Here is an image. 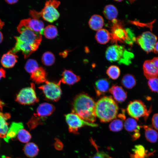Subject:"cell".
<instances>
[{"label": "cell", "instance_id": "16", "mask_svg": "<svg viewBox=\"0 0 158 158\" xmlns=\"http://www.w3.org/2000/svg\"><path fill=\"white\" fill-rule=\"evenodd\" d=\"M110 85V82L106 78H101L97 80L94 87L97 96L99 97L109 91Z\"/></svg>", "mask_w": 158, "mask_h": 158}, {"label": "cell", "instance_id": "5", "mask_svg": "<svg viewBox=\"0 0 158 158\" xmlns=\"http://www.w3.org/2000/svg\"><path fill=\"white\" fill-rule=\"evenodd\" d=\"M105 56L107 59L111 62H117L119 64L128 65L131 63L133 55L126 51L123 47L116 44L107 48Z\"/></svg>", "mask_w": 158, "mask_h": 158}, {"label": "cell", "instance_id": "43", "mask_svg": "<svg viewBox=\"0 0 158 158\" xmlns=\"http://www.w3.org/2000/svg\"><path fill=\"white\" fill-rule=\"evenodd\" d=\"M17 0H6V2L9 4H13L17 3L18 1Z\"/></svg>", "mask_w": 158, "mask_h": 158}, {"label": "cell", "instance_id": "37", "mask_svg": "<svg viewBox=\"0 0 158 158\" xmlns=\"http://www.w3.org/2000/svg\"><path fill=\"white\" fill-rule=\"evenodd\" d=\"M91 142L97 150V152L91 158H112L110 157L107 154L103 151H99L98 150V146L92 140H91Z\"/></svg>", "mask_w": 158, "mask_h": 158}, {"label": "cell", "instance_id": "40", "mask_svg": "<svg viewBox=\"0 0 158 158\" xmlns=\"http://www.w3.org/2000/svg\"><path fill=\"white\" fill-rule=\"evenodd\" d=\"M54 145L56 149L58 150H61L63 147V144L62 142L60 140L57 139H56Z\"/></svg>", "mask_w": 158, "mask_h": 158}, {"label": "cell", "instance_id": "29", "mask_svg": "<svg viewBox=\"0 0 158 158\" xmlns=\"http://www.w3.org/2000/svg\"><path fill=\"white\" fill-rule=\"evenodd\" d=\"M133 151V153L130 154L131 158H145L147 155V151L142 145H136Z\"/></svg>", "mask_w": 158, "mask_h": 158}, {"label": "cell", "instance_id": "6", "mask_svg": "<svg viewBox=\"0 0 158 158\" xmlns=\"http://www.w3.org/2000/svg\"><path fill=\"white\" fill-rule=\"evenodd\" d=\"M60 4L58 1L49 0L45 3V6L40 12L35 11L34 15L38 19L42 16L44 20L50 23L56 20L59 17L60 14L57 8Z\"/></svg>", "mask_w": 158, "mask_h": 158}, {"label": "cell", "instance_id": "21", "mask_svg": "<svg viewBox=\"0 0 158 158\" xmlns=\"http://www.w3.org/2000/svg\"><path fill=\"white\" fill-rule=\"evenodd\" d=\"M11 117V115L8 113H4L0 112V138H5L8 130L7 121Z\"/></svg>", "mask_w": 158, "mask_h": 158}, {"label": "cell", "instance_id": "7", "mask_svg": "<svg viewBox=\"0 0 158 158\" xmlns=\"http://www.w3.org/2000/svg\"><path fill=\"white\" fill-rule=\"evenodd\" d=\"M126 110L128 115L137 120L143 117L146 121L151 112V108L148 110L144 103L140 100L130 101Z\"/></svg>", "mask_w": 158, "mask_h": 158}, {"label": "cell", "instance_id": "26", "mask_svg": "<svg viewBox=\"0 0 158 158\" xmlns=\"http://www.w3.org/2000/svg\"><path fill=\"white\" fill-rule=\"evenodd\" d=\"M23 151L28 157L32 158L37 155L39 149L36 144L33 142H29L27 143L24 146Z\"/></svg>", "mask_w": 158, "mask_h": 158}, {"label": "cell", "instance_id": "44", "mask_svg": "<svg viewBox=\"0 0 158 158\" xmlns=\"http://www.w3.org/2000/svg\"><path fill=\"white\" fill-rule=\"evenodd\" d=\"M4 25V23L0 19V29H1Z\"/></svg>", "mask_w": 158, "mask_h": 158}, {"label": "cell", "instance_id": "27", "mask_svg": "<svg viewBox=\"0 0 158 158\" xmlns=\"http://www.w3.org/2000/svg\"><path fill=\"white\" fill-rule=\"evenodd\" d=\"M103 13L106 19L112 20L116 18L118 14V11L115 6L109 4L105 7Z\"/></svg>", "mask_w": 158, "mask_h": 158}, {"label": "cell", "instance_id": "45", "mask_svg": "<svg viewBox=\"0 0 158 158\" xmlns=\"http://www.w3.org/2000/svg\"><path fill=\"white\" fill-rule=\"evenodd\" d=\"M3 37L2 32L0 31V43L3 40Z\"/></svg>", "mask_w": 158, "mask_h": 158}, {"label": "cell", "instance_id": "22", "mask_svg": "<svg viewBox=\"0 0 158 158\" xmlns=\"http://www.w3.org/2000/svg\"><path fill=\"white\" fill-rule=\"evenodd\" d=\"M47 74L42 67H39L31 74L30 79L35 83L39 84L45 83L47 81Z\"/></svg>", "mask_w": 158, "mask_h": 158}, {"label": "cell", "instance_id": "36", "mask_svg": "<svg viewBox=\"0 0 158 158\" xmlns=\"http://www.w3.org/2000/svg\"><path fill=\"white\" fill-rule=\"evenodd\" d=\"M122 120L119 118L114 120L109 125V128L110 130L117 132L121 130L123 126Z\"/></svg>", "mask_w": 158, "mask_h": 158}, {"label": "cell", "instance_id": "20", "mask_svg": "<svg viewBox=\"0 0 158 158\" xmlns=\"http://www.w3.org/2000/svg\"><path fill=\"white\" fill-rule=\"evenodd\" d=\"M23 128H24V126L22 122H13L8 129L6 137L4 138V140L8 142L10 140L15 138L19 130Z\"/></svg>", "mask_w": 158, "mask_h": 158}, {"label": "cell", "instance_id": "34", "mask_svg": "<svg viewBox=\"0 0 158 158\" xmlns=\"http://www.w3.org/2000/svg\"><path fill=\"white\" fill-rule=\"evenodd\" d=\"M17 136L19 140L23 143L28 142L31 138V135L29 132L24 128L19 130Z\"/></svg>", "mask_w": 158, "mask_h": 158}, {"label": "cell", "instance_id": "30", "mask_svg": "<svg viewBox=\"0 0 158 158\" xmlns=\"http://www.w3.org/2000/svg\"><path fill=\"white\" fill-rule=\"evenodd\" d=\"M43 33L45 37L48 39H53L57 35L58 32L56 26L49 25L44 28Z\"/></svg>", "mask_w": 158, "mask_h": 158}, {"label": "cell", "instance_id": "32", "mask_svg": "<svg viewBox=\"0 0 158 158\" xmlns=\"http://www.w3.org/2000/svg\"><path fill=\"white\" fill-rule=\"evenodd\" d=\"M42 61L43 63L45 66H51L55 62V56L51 52H46L42 55Z\"/></svg>", "mask_w": 158, "mask_h": 158}, {"label": "cell", "instance_id": "10", "mask_svg": "<svg viewBox=\"0 0 158 158\" xmlns=\"http://www.w3.org/2000/svg\"><path fill=\"white\" fill-rule=\"evenodd\" d=\"M60 80L56 83L47 81L45 84L40 86L39 88L41 90L46 98L52 101H57L60 98L62 94Z\"/></svg>", "mask_w": 158, "mask_h": 158}, {"label": "cell", "instance_id": "24", "mask_svg": "<svg viewBox=\"0 0 158 158\" xmlns=\"http://www.w3.org/2000/svg\"><path fill=\"white\" fill-rule=\"evenodd\" d=\"M95 37L98 42L100 44H104L111 40V33L107 30L101 29L97 31Z\"/></svg>", "mask_w": 158, "mask_h": 158}, {"label": "cell", "instance_id": "11", "mask_svg": "<svg viewBox=\"0 0 158 158\" xmlns=\"http://www.w3.org/2000/svg\"><path fill=\"white\" fill-rule=\"evenodd\" d=\"M157 40V37L150 31L143 32L136 38L135 41L147 53L153 51Z\"/></svg>", "mask_w": 158, "mask_h": 158}, {"label": "cell", "instance_id": "8", "mask_svg": "<svg viewBox=\"0 0 158 158\" xmlns=\"http://www.w3.org/2000/svg\"><path fill=\"white\" fill-rule=\"evenodd\" d=\"M34 84L31 83L30 87L21 89L17 95L16 101L23 105H30L38 102L39 99L37 97Z\"/></svg>", "mask_w": 158, "mask_h": 158}, {"label": "cell", "instance_id": "41", "mask_svg": "<svg viewBox=\"0 0 158 158\" xmlns=\"http://www.w3.org/2000/svg\"><path fill=\"white\" fill-rule=\"evenodd\" d=\"M6 72L2 68L0 67V80L2 78L5 77Z\"/></svg>", "mask_w": 158, "mask_h": 158}, {"label": "cell", "instance_id": "28", "mask_svg": "<svg viewBox=\"0 0 158 158\" xmlns=\"http://www.w3.org/2000/svg\"><path fill=\"white\" fill-rule=\"evenodd\" d=\"M121 83L125 88L128 89H131L135 85L136 81L133 75L127 74L123 76L121 79Z\"/></svg>", "mask_w": 158, "mask_h": 158}, {"label": "cell", "instance_id": "46", "mask_svg": "<svg viewBox=\"0 0 158 158\" xmlns=\"http://www.w3.org/2000/svg\"><path fill=\"white\" fill-rule=\"evenodd\" d=\"M2 157H2L3 158H11L10 157H6V156H3Z\"/></svg>", "mask_w": 158, "mask_h": 158}, {"label": "cell", "instance_id": "39", "mask_svg": "<svg viewBox=\"0 0 158 158\" xmlns=\"http://www.w3.org/2000/svg\"><path fill=\"white\" fill-rule=\"evenodd\" d=\"M152 123L154 128L158 130V113L153 116L152 118Z\"/></svg>", "mask_w": 158, "mask_h": 158}, {"label": "cell", "instance_id": "23", "mask_svg": "<svg viewBox=\"0 0 158 158\" xmlns=\"http://www.w3.org/2000/svg\"><path fill=\"white\" fill-rule=\"evenodd\" d=\"M104 24V20L102 17L98 15L92 16L89 21L90 28L95 31H98L102 29Z\"/></svg>", "mask_w": 158, "mask_h": 158}, {"label": "cell", "instance_id": "33", "mask_svg": "<svg viewBox=\"0 0 158 158\" xmlns=\"http://www.w3.org/2000/svg\"><path fill=\"white\" fill-rule=\"evenodd\" d=\"M45 118L38 116L35 114L27 123L29 128L30 129L35 128L38 125L42 124Z\"/></svg>", "mask_w": 158, "mask_h": 158}, {"label": "cell", "instance_id": "15", "mask_svg": "<svg viewBox=\"0 0 158 158\" xmlns=\"http://www.w3.org/2000/svg\"><path fill=\"white\" fill-rule=\"evenodd\" d=\"M109 91L116 102L118 103L123 102L127 98V92L120 86L116 84L113 85Z\"/></svg>", "mask_w": 158, "mask_h": 158}, {"label": "cell", "instance_id": "17", "mask_svg": "<svg viewBox=\"0 0 158 158\" xmlns=\"http://www.w3.org/2000/svg\"><path fill=\"white\" fill-rule=\"evenodd\" d=\"M18 58V56L10 50L2 56L1 60V63L5 68H11L17 62Z\"/></svg>", "mask_w": 158, "mask_h": 158}, {"label": "cell", "instance_id": "4", "mask_svg": "<svg viewBox=\"0 0 158 158\" xmlns=\"http://www.w3.org/2000/svg\"><path fill=\"white\" fill-rule=\"evenodd\" d=\"M112 22L110 32L112 43H116L119 42L132 45L136 41L130 38L135 37L134 35L129 29H125L121 21L115 19L112 20Z\"/></svg>", "mask_w": 158, "mask_h": 158}, {"label": "cell", "instance_id": "13", "mask_svg": "<svg viewBox=\"0 0 158 158\" xmlns=\"http://www.w3.org/2000/svg\"><path fill=\"white\" fill-rule=\"evenodd\" d=\"M124 126L127 131L132 133L131 135L133 140H135L140 137L139 130L141 126L138 125L135 119L130 118H127L124 122Z\"/></svg>", "mask_w": 158, "mask_h": 158}, {"label": "cell", "instance_id": "19", "mask_svg": "<svg viewBox=\"0 0 158 158\" xmlns=\"http://www.w3.org/2000/svg\"><path fill=\"white\" fill-rule=\"evenodd\" d=\"M61 75V82L68 85H73L78 81L80 79V77L74 74L70 70H65Z\"/></svg>", "mask_w": 158, "mask_h": 158}, {"label": "cell", "instance_id": "42", "mask_svg": "<svg viewBox=\"0 0 158 158\" xmlns=\"http://www.w3.org/2000/svg\"><path fill=\"white\" fill-rule=\"evenodd\" d=\"M153 51L155 54H158V41L155 44Z\"/></svg>", "mask_w": 158, "mask_h": 158}, {"label": "cell", "instance_id": "2", "mask_svg": "<svg viewBox=\"0 0 158 158\" xmlns=\"http://www.w3.org/2000/svg\"><path fill=\"white\" fill-rule=\"evenodd\" d=\"M95 103L94 99L87 94H79L74 100L72 112L85 121L94 123L96 117L95 112Z\"/></svg>", "mask_w": 158, "mask_h": 158}, {"label": "cell", "instance_id": "35", "mask_svg": "<svg viewBox=\"0 0 158 158\" xmlns=\"http://www.w3.org/2000/svg\"><path fill=\"white\" fill-rule=\"evenodd\" d=\"M39 67L37 62L32 59H28L25 66V68L26 71L31 74L37 70Z\"/></svg>", "mask_w": 158, "mask_h": 158}, {"label": "cell", "instance_id": "25", "mask_svg": "<svg viewBox=\"0 0 158 158\" xmlns=\"http://www.w3.org/2000/svg\"><path fill=\"white\" fill-rule=\"evenodd\" d=\"M145 130V137L147 140L151 143L155 142L158 138V133L152 127L148 126H141Z\"/></svg>", "mask_w": 158, "mask_h": 158}, {"label": "cell", "instance_id": "18", "mask_svg": "<svg viewBox=\"0 0 158 158\" xmlns=\"http://www.w3.org/2000/svg\"><path fill=\"white\" fill-rule=\"evenodd\" d=\"M54 106L48 103H43L40 104L37 109L36 114L41 118H45L51 115L54 111Z\"/></svg>", "mask_w": 158, "mask_h": 158}, {"label": "cell", "instance_id": "38", "mask_svg": "<svg viewBox=\"0 0 158 158\" xmlns=\"http://www.w3.org/2000/svg\"><path fill=\"white\" fill-rule=\"evenodd\" d=\"M148 84L152 91L158 92V78L155 77L149 79Z\"/></svg>", "mask_w": 158, "mask_h": 158}, {"label": "cell", "instance_id": "1", "mask_svg": "<svg viewBox=\"0 0 158 158\" xmlns=\"http://www.w3.org/2000/svg\"><path fill=\"white\" fill-rule=\"evenodd\" d=\"M18 31L20 35L14 37L16 43L11 50L15 54L21 51L24 58H27L37 49L42 41V34L28 28H23Z\"/></svg>", "mask_w": 158, "mask_h": 158}, {"label": "cell", "instance_id": "14", "mask_svg": "<svg viewBox=\"0 0 158 158\" xmlns=\"http://www.w3.org/2000/svg\"><path fill=\"white\" fill-rule=\"evenodd\" d=\"M143 69L144 74L147 79L157 77L158 76V68L152 59L144 62Z\"/></svg>", "mask_w": 158, "mask_h": 158}, {"label": "cell", "instance_id": "12", "mask_svg": "<svg viewBox=\"0 0 158 158\" xmlns=\"http://www.w3.org/2000/svg\"><path fill=\"white\" fill-rule=\"evenodd\" d=\"M44 27L43 22L38 19L28 18L23 19L20 21L17 27V30L28 28L42 35L43 32Z\"/></svg>", "mask_w": 158, "mask_h": 158}, {"label": "cell", "instance_id": "3", "mask_svg": "<svg viewBox=\"0 0 158 158\" xmlns=\"http://www.w3.org/2000/svg\"><path fill=\"white\" fill-rule=\"evenodd\" d=\"M118 107L116 101L110 96H104L95 103L96 116L103 123L109 122L116 118Z\"/></svg>", "mask_w": 158, "mask_h": 158}, {"label": "cell", "instance_id": "31", "mask_svg": "<svg viewBox=\"0 0 158 158\" xmlns=\"http://www.w3.org/2000/svg\"><path fill=\"white\" fill-rule=\"evenodd\" d=\"M119 68L116 65H111L109 66L106 71L108 77L113 80H116L119 76L120 74Z\"/></svg>", "mask_w": 158, "mask_h": 158}, {"label": "cell", "instance_id": "9", "mask_svg": "<svg viewBox=\"0 0 158 158\" xmlns=\"http://www.w3.org/2000/svg\"><path fill=\"white\" fill-rule=\"evenodd\" d=\"M65 117L69 132L73 133H78V129L85 126L92 127H96L98 126L97 124L85 121L72 112L66 115Z\"/></svg>", "mask_w": 158, "mask_h": 158}]
</instances>
